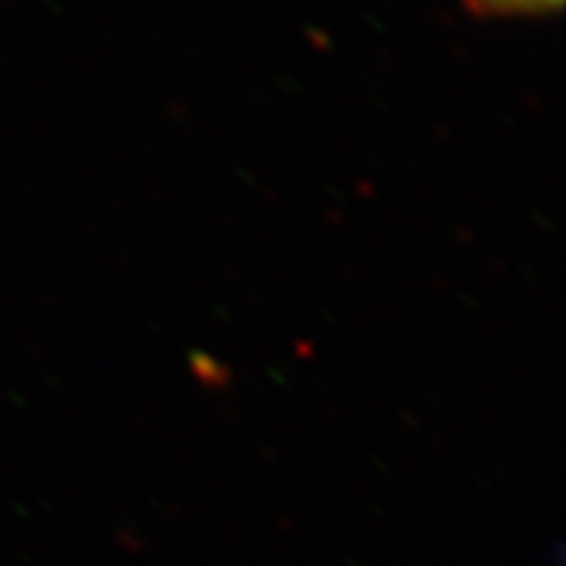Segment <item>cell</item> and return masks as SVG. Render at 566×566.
<instances>
[{"label":"cell","mask_w":566,"mask_h":566,"mask_svg":"<svg viewBox=\"0 0 566 566\" xmlns=\"http://www.w3.org/2000/svg\"><path fill=\"white\" fill-rule=\"evenodd\" d=\"M485 3L495 6V9H548L558 0H485Z\"/></svg>","instance_id":"6da1fadb"}]
</instances>
